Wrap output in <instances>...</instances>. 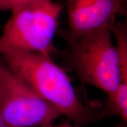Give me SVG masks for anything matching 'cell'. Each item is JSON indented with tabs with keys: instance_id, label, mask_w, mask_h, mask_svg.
<instances>
[{
	"instance_id": "obj_10",
	"label": "cell",
	"mask_w": 127,
	"mask_h": 127,
	"mask_svg": "<svg viewBox=\"0 0 127 127\" xmlns=\"http://www.w3.org/2000/svg\"><path fill=\"white\" fill-rule=\"evenodd\" d=\"M115 127H127V123H124V122H123L122 124H121L117 125V126H115Z\"/></svg>"
},
{
	"instance_id": "obj_2",
	"label": "cell",
	"mask_w": 127,
	"mask_h": 127,
	"mask_svg": "<svg viewBox=\"0 0 127 127\" xmlns=\"http://www.w3.org/2000/svg\"><path fill=\"white\" fill-rule=\"evenodd\" d=\"M69 47L68 65L82 85H90L109 95L120 84L118 54L110 30L102 29L78 38L62 34Z\"/></svg>"
},
{
	"instance_id": "obj_1",
	"label": "cell",
	"mask_w": 127,
	"mask_h": 127,
	"mask_svg": "<svg viewBox=\"0 0 127 127\" xmlns=\"http://www.w3.org/2000/svg\"><path fill=\"white\" fill-rule=\"evenodd\" d=\"M0 58L16 77L77 126L95 123L104 117L102 105L84 104L79 101L65 71L51 55L7 50L0 54Z\"/></svg>"
},
{
	"instance_id": "obj_12",
	"label": "cell",
	"mask_w": 127,
	"mask_h": 127,
	"mask_svg": "<svg viewBox=\"0 0 127 127\" xmlns=\"http://www.w3.org/2000/svg\"><path fill=\"white\" fill-rule=\"evenodd\" d=\"M121 1L122 2H123V3H124V4H127V0H121Z\"/></svg>"
},
{
	"instance_id": "obj_6",
	"label": "cell",
	"mask_w": 127,
	"mask_h": 127,
	"mask_svg": "<svg viewBox=\"0 0 127 127\" xmlns=\"http://www.w3.org/2000/svg\"><path fill=\"white\" fill-rule=\"evenodd\" d=\"M104 116H117L127 123V84L120 83L102 105Z\"/></svg>"
},
{
	"instance_id": "obj_9",
	"label": "cell",
	"mask_w": 127,
	"mask_h": 127,
	"mask_svg": "<svg viewBox=\"0 0 127 127\" xmlns=\"http://www.w3.org/2000/svg\"><path fill=\"white\" fill-rule=\"evenodd\" d=\"M55 127H75L72 125H71L69 123H62L61 124L56 125Z\"/></svg>"
},
{
	"instance_id": "obj_7",
	"label": "cell",
	"mask_w": 127,
	"mask_h": 127,
	"mask_svg": "<svg viewBox=\"0 0 127 127\" xmlns=\"http://www.w3.org/2000/svg\"><path fill=\"white\" fill-rule=\"evenodd\" d=\"M45 0H0V12H12L28 5Z\"/></svg>"
},
{
	"instance_id": "obj_11",
	"label": "cell",
	"mask_w": 127,
	"mask_h": 127,
	"mask_svg": "<svg viewBox=\"0 0 127 127\" xmlns=\"http://www.w3.org/2000/svg\"><path fill=\"white\" fill-rule=\"evenodd\" d=\"M44 127H55V126H53L52 124H50V125H47V126H45Z\"/></svg>"
},
{
	"instance_id": "obj_4",
	"label": "cell",
	"mask_w": 127,
	"mask_h": 127,
	"mask_svg": "<svg viewBox=\"0 0 127 127\" xmlns=\"http://www.w3.org/2000/svg\"><path fill=\"white\" fill-rule=\"evenodd\" d=\"M0 104L8 127H44L61 115L16 77L1 58Z\"/></svg>"
},
{
	"instance_id": "obj_3",
	"label": "cell",
	"mask_w": 127,
	"mask_h": 127,
	"mask_svg": "<svg viewBox=\"0 0 127 127\" xmlns=\"http://www.w3.org/2000/svg\"><path fill=\"white\" fill-rule=\"evenodd\" d=\"M61 11L60 4L45 0L11 12L0 36V54L20 50L51 55Z\"/></svg>"
},
{
	"instance_id": "obj_8",
	"label": "cell",
	"mask_w": 127,
	"mask_h": 127,
	"mask_svg": "<svg viewBox=\"0 0 127 127\" xmlns=\"http://www.w3.org/2000/svg\"><path fill=\"white\" fill-rule=\"evenodd\" d=\"M0 127H8L5 121L4 120V116H3L1 104H0Z\"/></svg>"
},
{
	"instance_id": "obj_5",
	"label": "cell",
	"mask_w": 127,
	"mask_h": 127,
	"mask_svg": "<svg viewBox=\"0 0 127 127\" xmlns=\"http://www.w3.org/2000/svg\"><path fill=\"white\" fill-rule=\"evenodd\" d=\"M68 28L61 34L78 38L112 27L127 14L121 0H66Z\"/></svg>"
}]
</instances>
